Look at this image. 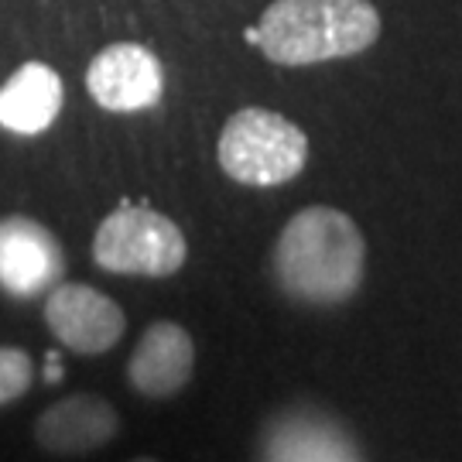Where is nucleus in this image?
I'll return each instance as SVG.
<instances>
[{
    "label": "nucleus",
    "instance_id": "nucleus-1",
    "mask_svg": "<svg viewBox=\"0 0 462 462\" xmlns=\"http://www.w3.org/2000/svg\"><path fill=\"white\" fill-rule=\"evenodd\" d=\"M271 271L281 291L301 305H343L364 284L366 240L343 209L309 206L284 223Z\"/></svg>",
    "mask_w": 462,
    "mask_h": 462
},
{
    "label": "nucleus",
    "instance_id": "nucleus-2",
    "mask_svg": "<svg viewBox=\"0 0 462 462\" xmlns=\"http://www.w3.org/2000/svg\"><path fill=\"white\" fill-rule=\"evenodd\" d=\"M380 38L370 0H274L247 32L274 66H319L360 55Z\"/></svg>",
    "mask_w": 462,
    "mask_h": 462
},
{
    "label": "nucleus",
    "instance_id": "nucleus-3",
    "mask_svg": "<svg viewBox=\"0 0 462 462\" xmlns=\"http://www.w3.org/2000/svg\"><path fill=\"white\" fill-rule=\"evenodd\" d=\"M216 158L233 182L274 189L301 175L309 162V137L288 116L264 106H244L223 124Z\"/></svg>",
    "mask_w": 462,
    "mask_h": 462
},
{
    "label": "nucleus",
    "instance_id": "nucleus-4",
    "mask_svg": "<svg viewBox=\"0 0 462 462\" xmlns=\"http://www.w3.org/2000/svg\"><path fill=\"white\" fill-rule=\"evenodd\" d=\"M189 257L185 233L148 202H120L93 233V264L124 278H171Z\"/></svg>",
    "mask_w": 462,
    "mask_h": 462
},
{
    "label": "nucleus",
    "instance_id": "nucleus-5",
    "mask_svg": "<svg viewBox=\"0 0 462 462\" xmlns=\"http://www.w3.org/2000/svg\"><path fill=\"white\" fill-rule=\"evenodd\" d=\"M45 326L69 353L103 356L124 339L127 315L110 295L83 281H59L45 295Z\"/></svg>",
    "mask_w": 462,
    "mask_h": 462
},
{
    "label": "nucleus",
    "instance_id": "nucleus-6",
    "mask_svg": "<svg viewBox=\"0 0 462 462\" xmlns=\"http://www.w3.org/2000/svg\"><path fill=\"white\" fill-rule=\"evenodd\" d=\"M66 281V250L62 240L32 216L0 219V291L14 301L45 298Z\"/></svg>",
    "mask_w": 462,
    "mask_h": 462
},
{
    "label": "nucleus",
    "instance_id": "nucleus-7",
    "mask_svg": "<svg viewBox=\"0 0 462 462\" xmlns=\"http://www.w3.org/2000/svg\"><path fill=\"white\" fill-rule=\"evenodd\" d=\"M86 89L97 106L110 114H141L165 97V66L137 42H116L93 55L86 69Z\"/></svg>",
    "mask_w": 462,
    "mask_h": 462
},
{
    "label": "nucleus",
    "instance_id": "nucleus-8",
    "mask_svg": "<svg viewBox=\"0 0 462 462\" xmlns=\"http://www.w3.org/2000/svg\"><path fill=\"white\" fill-rule=\"evenodd\" d=\"M34 442L42 452L69 459V456H89L97 448L110 446L120 435V414L103 394L79 391L49 404L34 418Z\"/></svg>",
    "mask_w": 462,
    "mask_h": 462
},
{
    "label": "nucleus",
    "instance_id": "nucleus-9",
    "mask_svg": "<svg viewBox=\"0 0 462 462\" xmlns=\"http://www.w3.org/2000/svg\"><path fill=\"white\" fill-rule=\"evenodd\" d=\"M261 462H364V456L332 414L291 408L264 425Z\"/></svg>",
    "mask_w": 462,
    "mask_h": 462
},
{
    "label": "nucleus",
    "instance_id": "nucleus-10",
    "mask_svg": "<svg viewBox=\"0 0 462 462\" xmlns=\"http://www.w3.org/2000/svg\"><path fill=\"white\" fill-rule=\"evenodd\" d=\"M196 374V343L171 319L151 322L127 360V383L148 401H171Z\"/></svg>",
    "mask_w": 462,
    "mask_h": 462
},
{
    "label": "nucleus",
    "instance_id": "nucleus-11",
    "mask_svg": "<svg viewBox=\"0 0 462 462\" xmlns=\"http://www.w3.org/2000/svg\"><path fill=\"white\" fill-rule=\"evenodd\" d=\"M62 76L45 62H24L0 86V127L17 137L45 134L62 114Z\"/></svg>",
    "mask_w": 462,
    "mask_h": 462
},
{
    "label": "nucleus",
    "instance_id": "nucleus-12",
    "mask_svg": "<svg viewBox=\"0 0 462 462\" xmlns=\"http://www.w3.org/2000/svg\"><path fill=\"white\" fill-rule=\"evenodd\" d=\"M34 364L32 353L21 346H0V408L14 404L32 391Z\"/></svg>",
    "mask_w": 462,
    "mask_h": 462
},
{
    "label": "nucleus",
    "instance_id": "nucleus-13",
    "mask_svg": "<svg viewBox=\"0 0 462 462\" xmlns=\"http://www.w3.org/2000/svg\"><path fill=\"white\" fill-rule=\"evenodd\" d=\"M131 462H158V459H151V456H141V459H131Z\"/></svg>",
    "mask_w": 462,
    "mask_h": 462
}]
</instances>
